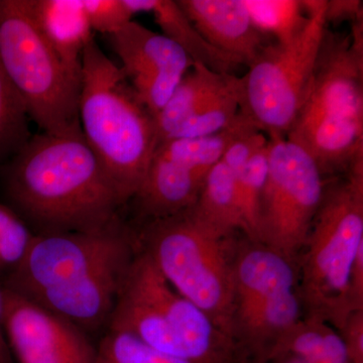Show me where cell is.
<instances>
[{"mask_svg": "<svg viewBox=\"0 0 363 363\" xmlns=\"http://www.w3.org/2000/svg\"><path fill=\"white\" fill-rule=\"evenodd\" d=\"M108 329L188 363H242L233 339L177 292L140 248L119 289Z\"/></svg>", "mask_w": 363, "mask_h": 363, "instance_id": "cell-5", "label": "cell"}, {"mask_svg": "<svg viewBox=\"0 0 363 363\" xmlns=\"http://www.w3.org/2000/svg\"><path fill=\"white\" fill-rule=\"evenodd\" d=\"M309 21L288 44L272 42L238 77L240 112L269 140L286 138L304 105L327 28L326 0L305 1Z\"/></svg>", "mask_w": 363, "mask_h": 363, "instance_id": "cell-9", "label": "cell"}, {"mask_svg": "<svg viewBox=\"0 0 363 363\" xmlns=\"http://www.w3.org/2000/svg\"><path fill=\"white\" fill-rule=\"evenodd\" d=\"M0 186L35 235L104 228L125 207L80 125L30 136L0 168Z\"/></svg>", "mask_w": 363, "mask_h": 363, "instance_id": "cell-1", "label": "cell"}, {"mask_svg": "<svg viewBox=\"0 0 363 363\" xmlns=\"http://www.w3.org/2000/svg\"><path fill=\"white\" fill-rule=\"evenodd\" d=\"M278 353H290L313 363H350L340 333L323 320L309 315H304L279 341L269 358Z\"/></svg>", "mask_w": 363, "mask_h": 363, "instance_id": "cell-20", "label": "cell"}, {"mask_svg": "<svg viewBox=\"0 0 363 363\" xmlns=\"http://www.w3.org/2000/svg\"><path fill=\"white\" fill-rule=\"evenodd\" d=\"M350 298L353 312L363 310V245L358 250L351 269Z\"/></svg>", "mask_w": 363, "mask_h": 363, "instance_id": "cell-31", "label": "cell"}, {"mask_svg": "<svg viewBox=\"0 0 363 363\" xmlns=\"http://www.w3.org/2000/svg\"><path fill=\"white\" fill-rule=\"evenodd\" d=\"M81 69V130L126 206L159 145L156 118L95 39L83 52Z\"/></svg>", "mask_w": 363, "mask_h": 363, "instance_id": "cell-4", "label": "cell"}, {"mask_svg": "<svg viewBox=\"0 0 363 363\" xmlns=\"http://www.w3.org/2000/svg\"><path fill=\"white\" fill-rule=\"evenodd\" d=\"M339 333L350 363H363V310L353 312Z\"/></svg>", "mask_w": 363, "mask_h": 363, "instance_id": "cell-29", "label": "cell"}, {"mask_svg": "<svg viewBox=\"0 0 363 363\" xmlns=\"http://www.w3.org/2000/svg\"><path fill=\"white\" fill-rule=\"evenodd\" d=\"M326 178L314 159L286 138L267 143V175L257 242L297 260L323 199Z\"/></svg>", "mask_w": 363, "mask_h": 363, "instance_id": "cell-10", "label": "cell"}, {"mask_svg": "<svg viewBox=\"0 0 363 363\" xmlns=\"http://www.w3.org/2000/svg\"><path fill=\"white\" fill-rule=\"evenodd\" d=\"M6 288L0 281V363H16L7 343L4 331V314H6Z\"/></svg>", "mask_w": 363, "mask_h": 363, "instance_id": "cell-32", "label": "cell"}, {"mask_svg": "<svg viewBox=\"0 0 363 363\" xmlns=\"http://www.w3.org/2000/svg\"><path fill=\"white\" fill-rule=\"evenodd\" d=\"M35 234L13 209L0 201V281L7 279L21 266Z\"/></svg>", "mask_w": 363, "mask_h": 363, "instance_id": "cell-25", "label": "cell"}, {"mask_svg": "<svg viewBox=\"0 0 363 363\" xmlns=\"http://www.w3.org/2000/svg\"><path fill=\"white\" fill-rule=\"evenodd\" d=\"M93 32L108 35L118 32L135 16L128 0H83Z\"/></svg>", "mask_w": 363, "mask_h": 363, "instance_id": "cell-27", "label": "cell"}, {"mask_svg": "<svg viewBox=\"0 0 363 363\" xmlns=\"http://www.w3.org/2000/svg\"><path fill=\"white\" fill-rule=\"evenodd\" d=\"M240 113V84L238 76L233 75L228 84L188 119L172 138L213 135L229 128Z\"/></svg>", "mask_w": 363, "mask_h": 363, "instance_id": "cell-23", "label": "cell"}, {"mask_svg": "<svg viewBox=\"0 0 363 363\" xmlns=\"http://www.w3.org/2000/svg\"><path fill=\"white\" fill-rule=\"evenodd\" d=\"M208 173L195 171L155 152L145 178L126 206L133 225L186 211L199 197Z\"/></svg>", "mask_w": 363, "mask_h": 363, "instance_id": "cell-14", "label": "cell"}, {"mask_svg": "<svg viewBox=\"0 0 363 363\" xmlns=\"http://www.w3.org/2000/svg\"><path fill=\"white\" fill-rule=\"evenodd\" d=\"M30 116L0 62V168L28 143Z\"/></svg>", "mask_w": 363, "mask_h": 363, "instance_id": "cell-22", "label": "cell"}, {"mask_svg": "<svg viewBox=\"0 0 363 363\" xmlns=\"http://www.w3.org/2000/svg\"><path fill=\"white\" fill-rule=\"evenodd\" d=\"M200 33L219 51L250 66L272 40L253 26L242 0H176Z\"/></svg>", "mask_w": 363, "mask_h": 363, "instance_id": "cell-13", "label": "cell"}, {"mask_svg": "<svg viewBox=\"0 0 363 363\" xmlns=\"http://www.w3.org/2000/svg\"><path fill=\"white\" fill-rule=\"evenodd\" d=\"M92 363H188L152 350L135 336L106 330L96 344Z\"/></svg>", "mask_w": 363, "mask_h": 363, "instance_id": "cell-26", "label": "cell"}, {"mask_svg": "<svg viewBox=\"0 0 363 363\" xmlns=\"http://www.w3.org/2000/svg\"><path fill=\"white\" fill-rule=\"evenodd\" d=\"M162 33L188 55L194 63L201 64L210 70L231 74L242 66L240 60L219 51L195 28L182 11L176 0H155L152 13Z\"/></svg>", "mask_w": 363, "mask_h": 363, "instance_id": "cell-18", "label": "cell"}, {"mask_svg": "<svg viewBox=\"0 0 363 363\" xmlns=\"http://www.w3.org/2000/svg\"><path fill=\"white\" fill-rule=\"evenodd\" d=\"M363 245V159L343 176L329 178L304 247L297 259L305 315L338 332L352 314L350 284Z\"/></svg>", "mask_w": 363, "mask_h": 363, "instance_id": "cell-6", "label": "cell"}, {"mask_svg": "<svg viewBox=\"0 0 363 363\" xmlns=\"http://www.w3.org/2000/svg\"><path fill=\"white\" fill-rule=\"evenodd\" d=\"M35 23L66 68L81 79L82 57L94 39L83 0H30Z\"/></svg>", "mask_w": 363, "mask_h": 363, "instance_id": "cell-15", "label": "cell"}, {"mask_svg": "<svg viewBox=\"0 0 363 363\" xmlns=\"http://www.w3.org/2000/svg\"><path fill=\"white\" fill-rule=\"evenodd\" d=\"M138 250L135 230L123 215L96 230L35 235L4 286L90 337L102 335Z\"/></svg>", "mask_w": 363, "mask_h": 363, "instance_id": "cell-2", "label": "cell"}, {"mask_svg": "<svg viewBox=\"0 0 363 363\" xmlns=\"http://www.w3.org/2000/svg\"><path fill=\"white\" fill-rule=\"evenodd\" d=\"M0 62L44 133L80 125L81 79L71 73L45 40L30 0H0Z\"/></svg>", "mask_w": 363, "mask_h": 363, "instance_id": "cell-8", "label": "cell"}, {"mask_svg": "<svg viewBox=\"0 0 363 363\" xmlns=\"http://www.w3.org/2000/svg\"><path fill=\"white\" fill-rule=\"evenodd\" d=\"M234 175L242 216L243 234L248 240L257 242L260 199L267 175V145Z\"/></svg>", "mask_w": 363, "mask_h": 363, "instance_id": "cell-24", "label": "cell"}, {"mask_svg": "<svg viewBox=\"0 0 363 363\" xmlns=\"http://www.w3.org/2000/svg\"><path fill=\"white\" fill-rule=\"evenodd\" d=\"M253 26L264 37L288 44L304 30L309 21L305 1L298 0H242Z\"/></svg>", "mask_w": 363, "mask_h": 363, "instance_id": "cell-21", "label": "cell"}, {"mask_svg": "<svg viewBox=\"0 0 363 363\" xmlns=\"http://www.w3.org/2000/svg\"><path fill=\"white\" fill-rule=\"evenodd\" d=\"M362 18V1L358 0H331L327 1L326 23H340L345 21L354 23Z\"/></svg>", "mask_w": 363, "mask_h": 363, "instance_id": "cell-30", "label": "cell"}, {"mask_svg": "<svg viewBox=\"0 0 363 363\" xmlns=\"http://www.w3.org/2000/svg\"><path fill=\"white\" fill-rule=\"evenodd\" d=\"M4 331L16 363H92L96 345L75 325L6 289Z\"/></svg>", "mask_w": 363, "mask_h": 363, "instance_id": "cell-12", "label": "cell"}, {"mask_svg": "<svg viewBox=\"0 0 363 363\" xmlns=\"http://www.w3.org/2000/svg\"><path fill=\"white\" fill-rule=\"evenodd\" d=\"M286 138L325 178L363 159V21L352 23L350 35L325 30L309 94Z\"/></svg>", "mask_w": 363, "mask_h": 363, "instance_id": "cell-3", "label": "cell"}, {"mask_svg": "<svg viewBox=\"0 0 363 363\" xmlns=\"http://www.w3.org/2000/svg\"><path fill=\"white\" fill-rule=\"evenodd\" d=\"M269 138L259 130L241 135L227 149L221 161L234 173L242 169L257 152L267 147Z\"/></svg>", "mask_w": 363, "mask_h": 363, "instance_id": "cell-28", "label": "cell"}, {"mask_svg": "<svg viewBox=\"0 0 363 363\" xmlns=\"http://www.w3.org/2000/svg\"><path fill=\"white\" fill-rule=\"evenodd\" d=\"M231 77V74L217 73L195 63L181 79L162 111L155 116L159 142L173 138L188 119L228 84Z\"/></svg>", "mask_w": 363, "mask_h": 363, "instance_id": "cell-16", "label": "cell"}, {"mask_svg": "<svg viewBox=\"0 0 363 363\" xmlns=\"http://www.w3.org/2000/svg\"><path fill=\"white\" fill-rule=\"evenodd\" d=\"M190 211L203 226L222 238L243 233L235 175L223 162L208 172L199 197Z\"/></svg>", "mask_w": 363, "mask_h": 363, "instance_id": "cell-17", "label": "cell"}, {"mask_svg": "<svg viewBox=\"0 0 363 363\" xmlns=\"http://www.w3.org/2000/svg\"><path fill=\"white\" fill-rule=\"evenodd\" d=\"M253 130L259 128L240 112L238 119L225 130L213 135L162 140L156 152L195 171L208 173L221 161L233 142Z\"/></svg>", "mask_w": 363, "mask_h": 363, "instance_id": "cell-19", "label": "cell"}, {"mask_svg": "<svg viewBox=\"0 0 363 363\" xmlns=\"http://www.w3.org/2000/svg\"><path fill=\"white\" fill-rule=\"evenodd\" d=\"M133 226L138 248L169 285L233 339L236 235L222 238L186 211Z\"/></svg>", "mask_w": 363, "mask_h": 363, "instance_id": "cell-7", "label": "cell"}, {"mask_svg": "<svg viewBox=\"0 0 363 363\" xmlns=\"http://www.w3.org/2000/svg\"><path fill=\"white\" fill-rule=\"evenodd\" d=\"M108 39L136 96L156 116L194 62L168 37L135 21Z\"/></svg>", "mask_w": 363, "mask_h": 363, "instance_id": "cell-11", "label": "cell"}]
</instances>
